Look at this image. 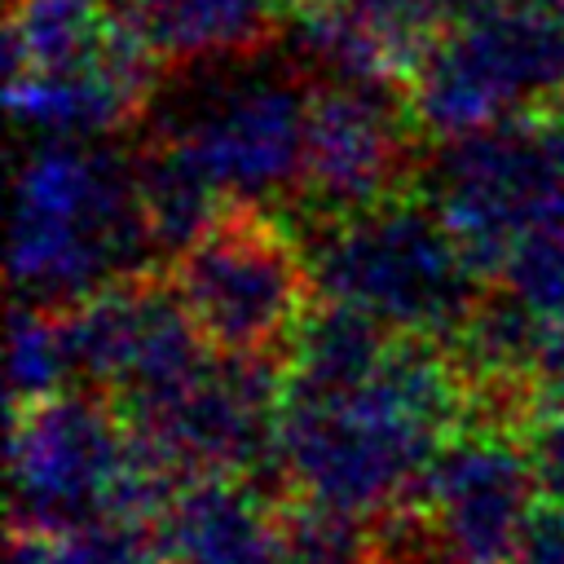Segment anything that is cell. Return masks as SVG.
<instances>
[{"mask_svg": "<svg viewBox=\"0 0 564 564\" xmlns=\"http://www.w3.org/2000/svg\"><path fill=\"white\" fill-rule=\"evenodd\" d=\"M383 88L348 79L313 84L300 185L304 216H348L410 189V132L419 128Z\"/></svg>", "mask_w": 564, "mask_h": 564, "instance_id": "obj_10", "label": "cell"}, {"mask_svg": "<svg viewBox=\"0 0 564 564\" xmlns=\"http://www.w3.org/2000/svg\"><path fill=\"white\" fill-rule=\"evenodd\" d=\"M9 564H167L159 529L101 516L70 529H13Z\"/></svg>", "mask_w": 564, "mask_h": 564, "instance_id": "obj_18", "label": "cell"}, {"mask_svg": "<svg viewBox=\"0 0 564 564\" xmlns=\"http://www.w3.org/2000/svg\"><path fill=\"white\" fill-rule=\"evenodd\" d=\"M273 18L278 0H141L128 26L141 31L163 62L207 66L260 53Z\"/></svg>", "mask_w": 564, "mask_h": 564, "instance_id": "obj_15", "label": "cell"}, {"mask_svg": "<svg viewBox=\"0 0 564 564\" xmlns=\"http://www.w3.org/2000/svg\"><path fill=\"white\" fill-rule=\"evenodd\" d=\"M419 194L480 278H498L507 251L529 229L564 225V176L542 154L524 115L436 141Z\"/></svg>", "mask_w": 564, "mask_h": 564, "instance_id": "obj_7", "label": "cell"}, {"mask_svg": "<svg viewBox=\"0 0 564 564\" xmlns=\"http://www.w3.org/2000/svg\"><path fill=\"white\" fill-rule=\"evenodd\" d=\"M498 282L524 300L546 326L564 322V225L529 229L502 260Z\"/></svg>", "mask_w": 564, "mask_h": 564, "instance_id": "obj_21", "label": "cell"}, {"mask_svg": "<svg viewBox=\"0 0 564 564\" xmlns=\"http://www.w3.org/2000/svg\"><path fill=\"white\" fill-rule=\"evenodd\" d=\"M119 18L106 0H9L4 75L70 70L106 53Z\"/></svg>", "mask_w": 564, "mask_h": 564, "instance_id": "obj_17", "label": "cell"}, {"mask_svg": "<svg viewBox=\"0 0 564 564\" xmlns=\"http://www.w3.org/2000/svg\"><path fill=\"white\" fill-rule=\"evenodd\" d=\"M282 520V507L247 476H189L154 529L167 564H269Z\"/></svg>", "mask_w": 564, "mask_h": 564, "instance_id": "obj_13", "label": "cell"}, {"mask_svg": "<svg viewBox=\"0 0 564 564\" xmlns=\"http://www.w3.org/2000/svg\"><path fill=\"white\" fill-rule=\"evenodd\" d=\"M159 256L137 198V159L97 141H40L18 163L9 282L18 300L70 308Z\"/></svg>", "mask_w": 564, "mask_h": 564, "instance_id": "obj_2", "label": "cell"}, {"mask_svg": "<svg viewBox=\"0 0 564 564\" xmlns=\"http://www.w3.org/2000/svg\"><path fill=\"white\" fill-rule=\"evenodd\" d=\"M137 198L154 251L172 260L234 207L220 185L198 167V159L167 137H154L145 154H137Z\"/></svg>", "mask_w": 564, "mask_h": 564, "instance_id": "obj_16", "label": "cell"}, {"mask_svg": "<svg viewBox=\"0 0 564 564\" xmlns=\"http://www.w3.org/2000/svg\"><path fill=\"white\" fill-rule=\"evenodd\" d=\"M507 564H564V507L546 498L533 502Z\"/></svg>", "mask_w": 564, "mask_h": 564, "instance_id": "obj_23", "label": "cell"}, {"mask_svg": "<svg viewBox=\"0 0 564 564\" xmlns=\"http://www.w3.org/2000/svg\"><path fill=\"white\" fill-rule=\"evenodd\" d=\"M520 436H524V454H529V467H533L538 498L564 507V405L538 401V410L524 414Z\"/></svg>", "mask_w": 564, "mask_h": 564, "instance_id": "obj_22", "label": "cell"}, {"mask_svg": "<svg viewBox=\"0 0 564 564\" xmlns=\"http://www.w3.org/2000/svg\"><path fill=\"white\" fill-rule=\"evenodd\" d=\"M533 401L564 405V322L546 326L542 357H538V370H533Z\"/></svg>", "mask_w": 564, "mask_h": 564, "instance_id": "obj_25", "label": "cell"}, {"mask_svg": "<svg viewBox=\"0 0 564 564\" xmlns=\"http://www.w3.org/2000/svg\"><path fill=\"white\" fill-rule=\"evenodd\" d=\"M524 123L538 137V145L551 159V167L564 176V88L551 93V97H542L538 106H529L524 110Z\"/></svg>", "mask_w": 564, "mask_h": 564, "instance_id": "obj_24", "label": "cell"}, {"mask_svg": "<svg viewBox=\"0 0 564 564\" xmlns=\"http://www.w3.org/2000/svg\"><path fill=\"white\" fill-rule=\"evenodd\" d=\"M269 564H388L366 520L300 502L282 520V542Z\"/></svg>", "mask_w": 564, "mask_h": 564, "instance_id": "obj_20", "label": "cell"}, {"mask_svg": "<svg viewBox=\"0 0 564 564\" xmlns=\"http://www.w3.org/2000/svg\"><path fill=\"white\" fill-rule=\"evenodd\" d=\"M476 0H330L295 13V44L322 79L405 84Z\"/></svg>", "mask_w": 564, "mask_h": 564, "instance_id": "obj_11", "label": "cell"}, {"mask_svg": "<svg viewBox=\"0 0 564 564\" xmlns=\"http://www.w3.org/2000/svg\"><path fill=\"white\" fill-rule=\"evenodd\" d=\"M471 383L432 335H397L370 383L348 397H282L278 471L300 502L397 520L414 511L441 441L467 419Z\"/></svg>", "mask_w": 564, "mask_h": 564, "instance_id": "obj_1", "label": "cell"}, {"mask_svg": "<svg viewBox=\"0 0 564 564\" xmlns=\"http://www.w3.org/2000/svg\"><path fill=\"white\" fill-rule=\"evenodd\" d=\"M313 84L295 66H238L181 97L163 137L185 145L234 207L300 198Z\"/></svg>", "mask_w": 564, "mask_h": 564, "instance_id": "obj_5", "label": "cell"}, {"mask_svg": "<svg viewBox=\"0 0 564 564\" xmlns=\"http://www.w3.org/2000/svg\"><path fill=\"white\" fill-rule=\"evenodd\" d=\"M181 476L88 392H57L13 410L9 520L13 529H70L101 516L159 520Z\"/></svg>", "mask_w": 564, "mask_h": 564, "instance_id": "obj_4", "label": "cell"}, {"mask_svg": "<svg viewBox=\"0 0 564 564\" xmlns=\"http://www.w3.org/2000/svg\"><path fill=\"white\" fill-rule=\"evenodd\" d=\"M397 330L383 326L375 313L322 295V304H308L295 330L286 335V397H308V401H330L348 397L361 383L375 379L392 348Z\"/></svg>", "mask_w": 564, "mask_h": 564, "instance_id": "obj_14", "label": "cell"}, {"mask_svg": "<svg viewBox=\"0 0 564 564\" xmlns=\"http://www.w3.org/2000/svg\"><path fill=\"white\" fill-rule=\"evenodd\" d=\"M300 247L317 295L348 300L397 335L449 344L485 291L436 207L414 189L348 216H304Z\"/></svg>", "mask_w": 564, "mask_h": 564, "instance_id": "obj_3", "label": "cell"}, {"mask_svg": "<svg viewBox=\"0 0 564 564\" xmlns=\"http://www.w3.org/2000/svg\"><path fill=\"white\" fill-rule=\"evenodd\" d=\"M172 286L216 352H269L313 304L300 234L273 207H229L172 260Z\"/></svg>", "mask_w": 564, "mask_h": 564, "instance_id": "obj_6", "label": "cell"}, {"mask_svg": "<svg viewBox=\"0 0 564 564\" xmlns=\"http://www.w3.org/2000/svg\"><path fill=\"white\" fill-rule=\"evenodd\" d=\"M533 494L520 427L467 414L441 441L414 511L445 564H507Z\"/></svg>", "mask_w": 564, "mask_h": 564, "instance_id": "obj_9", "label": "cell"}, {"mask_svg": "<svg viewBox=\"0 0 564 564\" xmlns=\"http://www.w3.org/2000/svg\"><path fill=\"white\" fill-rule=\"evenodd\" d=\"M159 53L154 44L119 22L101 57L70 70H26L9 79L13 119L40 141H101L128 128L154 93Z\"/></svg>", "mask_w": 564, "mask_h": 564, "instance_id": "obj_12", "label": "cell"}, {"mask_svg": "<svg viewBox=\"0 0 564 564\" xmlns=\"http://www.w3.org/2000/svg\"><path fill=\"white\" fill-rule=\"evenodd\" d=\"M282 397V361L269 352H212L185 388L123 419L181 480L256 476L278 463Z\"/></svg>", "mask_w": 564, "mask_h": 564, "instance_id": "obj_8", "label": "cell"}, {"mask_svg": "<svg viewBox=\"0 0 564 564\" xmlns=\"http://www.w3.org/2000/svg\"><path fill=\"white\" fill-rule=\"evenodd\" d=\"M75 379L62 308H44L31 300L13 304L9 317V401L13 410L40 405L62 392V383Z\"/></svg>", "mask_w": 564, "mask_h": 564, "instance_id": "obj_19", "label": "cell"}]
</instances>
